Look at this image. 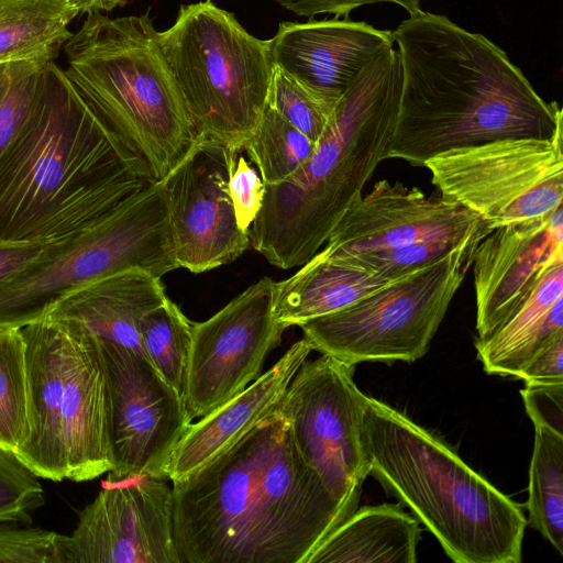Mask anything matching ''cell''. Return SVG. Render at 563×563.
Instances as JSON below:
<instances>
[{"label": "cell", "mask_w": 563, "mask_h": 563, "mask_svg": "<svg viewBox=\"0 0 563 563\" xmlns=\"http://www.w3.org/2000/svg\"><path fill=\"white\" fill-rule=\"evenodd\" d=\"M129 0H95L92 11H111L117 7H123Z\"/></svg>", "instance_id": "cell-40"}, {"label": "cell", "mask_w": 563, "mask_h": 563, "mask_svg": "<svg viewBox=\"0 0 563 563\" xmlns=\"http://www.w3.org/2000/svg\"><path fill=\"white\" fill-rule=\"evenodd\" d=\"M472 239L464 241L423 240L399 249L365 253L335 260H345L368 271L382 274L388 278H398L434 263L435 261L444 257L452 250Z\"/></svg>", "instance_id": "cell-33"}, {"label": "cell", "mask_w": 563, "mask_h": 563, "mask_svg": "<svg viewBox=\"0 0 563 563\" xmlns=\"http://www.w3.org/2000/svg\"><path fill=\"white\" fill-rule=\"evenodd\" d=\"M66 536L41 528L0 523L1 563H65Z\"/></svg>", "instance_id": "cell-34"}, {"label": "cell", "mask_w": 563, "mask_h": 563, "mask_svg": "<svg viewBox=\"0 0 563 563\" xmlns=\"http://www.w3.org/2000/svg\"><path fill=\"white\" fill-rule=\"evenodd\" d=\"M520 394L533 424L563 434V384L526 385Z\"/></svg>", "instance_id": "cell-37"}, {"label": "cell", "mask_w": 563, "mask_h": 563, "mask_svg": "<svg viewBox=\"0 0 563 563\" xmlns=\"http://www.w3.org/2000/svg\"><path fill=\"white\" fill-rule=\"evenodd\" d=\"M64 52L67 78L153 181L199 143L147 14L113 19L91 11Z\"/></svg>", "instance_id": "cell-6"}, {"label": "cell", "mask_w": 563, "mask_h": 563, "mask_svg": "<svg viewBox=\"0 0 563 563\" xmlns=\"http://www.w3.org/2000/svg\"><path fill=\"white\" fill-rule=\"evenodd\" d=\"M354 368L328 354L306 360L277 402L302 460L347 516L368 475L361 442L367 396Z\"/></svg>", "instance_id": "cell-12"}, {"label": "cell", "mask_w": 563, "mask_h": 563, "mask_svg": "<svg viewBox=\"0 0 563 563\" xmlns=\"http://www.w3.org/2000/svg\"><path fill=\"white\" fill-rule=\"evenodd\" d=\"M172 484L180 563H306L349 517L302 460L277 404L233 445Z\"/></svg>", "instance_id": "cell-1"}, {"label": "cell", "mask_w": 563, "mask_h": 563, "mask_svg": "<svg viewBox=\"0 0 563 563\" xmlns=\"http://www.w3.org/2000/svg\"><path fill=\"white\" fill-rule=\"evenodd\" d=\"M299 16L313 19L319 14H333L334 18H349V14L363 5L393 3L412 15L421 10V0H272Z\"/></svg>", "instance_id": "cell-38"}, {"label": "cell", "mask_w": 563, "mask_h": 563, "mask_svg": "<svg viewBox=\"0 0 563 563\" xmlns=\"http://www.w3.org/2000/svg\"><path fill=\"white\" fill-rule=\"evenodd\" d=\"M179 267L211 271L235 261L250 245L227 189L225 147L200 140L164 178Z\"/></svg>", "instance_id": "cell-17"}, {"label": "cell", "mask_w": 563, "mask_h": 563, "mask_svg": "<svg viewBox=\"0 0 563 563\" xmlns=\"http://www.w3.org/2000/svg\"><path fill=\"white\" fill-rule=\"evenodd\" d=\"M534 426L529 470L528 525L563 554V434Z\"/></svg>", "instance_id": "cell-26"}, {"label": "cell", "mask_w": 563, "mask_h": 563, "mask_svg": "<svg viewBox=\"0 0 563 563\" xmlns=\"http://www.w3.org/2000/svg\"><path fill=\"white\" fill-rule=\"evenodd\" d=\"M44 503L37 476L12 451L0 448V523L29 525Z\"/></svg>", "instance_id": "cell-32"}, {"label": "cell", "mask_w": 563, "mask_h": 563, "mask_svg": "<svg viewBox=\"0 0 563 563\" xmlns=\"http://www.w3.org/2000/svg\"><path fill=\"white\" fill-rule=\"evenodd\" d=\"M398 278L316 253L292 276L274 283L273 314L286 329L300 325L346 308Z\"/></svg>", "instance_id": "cell-22"}, {"label": "cell", "mask_w": 563, "mask_h": 563, "mask_svg": "<svg viewBox=\"0 0 563 563\" xmlns=\"http://www.w3.org/2000/svg\"><path fill=\"white\" fill-rule=\"evenodd\" d=\"M563 263V212L492 230L478 243L473 275L477 339L490 335L544 273Z\"/></svg>", "instance_id": "cell-18"}, {"label": "cell", "mask_w": 563, "mask_h": 563, "mask_svg": "<svg viewBox=\"0 0 563 563\" xmlns=\"http://www.w3.org/2000/svg\"><path fill=\"white\" fill-rule=\"evenodd\" d=\"M49 244L51 243L8 242L0 240V280L31 263L41 255Z\"/></svg>", "instance_id": "cell-39"}, {"label": "cell", "mask_w": 563, "mask_h": 563, "mask_svg": "<svg viewBox=\"0 0 563 563\" xmlns=\"http://www.w3.org/2000/svg\"><path fill=\"white\" fill-rule=\"evenodd\" d=\"M161 278L131 269L99 279L59 301L46 317L102 342L144 354L140 320L166 299Z\"/></svg>", "instance_id": "cell-21"}, {"label": "cell", "mask_w": 563, "mask_h": 563, "mask_svg": "<svg viewBox=\"0 0 563 563\" xmlns=\"http://www.w3.org/2000/svg\"><path fill=\"white\" fill-rule=\"evenodd\" d=\"M51 62L30 59L0 64V158L27 122Z\"/></svg>", "instance_id": "cell-30"}, {"label": "cell", "mask_w": 563, "mask_h": 563, "mask_svg": "<svg viewBox=\"0 0 563 563\" xmlns=\"http://www.w3.org/2000/svg\"><path fill=\"white\" fill-rule=\"evenodd\" d=\"M563 129L550 139L508 137L459 147L424 163L441 197L494 230L551 217L563 207Z\"/></svg>", "instance_id": "cell-11"}, {"label": "cell", "mask_w": 563, "mask_h": 563, "mask_svg": "<svg viewBox=\"0 0 563 563\" xmlns=\"http://www.w3.org/2000/svg\"><path fill=\"white\" fill-rule=\"evenodd\" d=\"M192 324L168 298L140 320V336L146 358L184 399Z\"/></svg>", "instance_id": "cell-27"}, {"label": "cell", "mask_w": 563, "mask_h": 563, "mask_svg": "<svg viewBox=\"0 0 563 563\" xmlns=\"http://www.w3.org/2000/svg\"><path fill=\"white\" fill-rule=\"evenodd\" d=\"M401 92L388 158L423 166L446 151L563 129L556 101L539 96L506 52L442 14L409 15L393 32Z\"/></svg>", "instance_id": "cell-2"}, {"label": "cell", "mask_w": 563, "mask_h": 563, "mask_svg": "<svg viewBox=\"0 0 563 563\" xmlns=\"http://www.w3.org/2000/svg\"><path fill=\"white\" fill-rule=\"evenodd\" d=\"M159 48L199 140L243 151L267 106V41L210 0L181 5Z\"/></svg>", "instance_id": "cell-8"}, {"label": "cell", "mask_w": 563, "mask_h": 563, "mask_svg": "<svg viewBox=\"0 0 563 563\" xmlns=\"http://www.w3.org/2000/svg\"><path fill=\"white\" fill-rule=\"evenodd\" d=\"M80 13L71 0H0V64L54 60Z\"/></svg>", "instance_id": "cell-25"}, {"label": "cell", "mask_w": 563, "mask_h": 563, "mask_svg": "<svg viewBox=\"0 0 563 563\" xmlns=\"http://www.w3.org/2000/svg\"><path fill=\"white\" fill-rule=\"evenodd\" d=\"M30 432L13 452L37 477L91 481L112 468L108 389L98 342L48 317L21 328Z\"/></svg>", "instance_id": "cell-7"}, {"label": "cell", "mask_w": 563, "mask_h": 563, "mask_svg": "<svg viewBox=\"0 0 563 563\" xmlns=\"http://www.w3.org/2000/svg\"><path fill=\"white\" fill-rule=\"evenodd\" d=\"M311 351L308 341L300 339L240 394L191 422L173 451L168 479L186 478L244 437L274 409Z\"/></svg>", "instance_id": "cell-20"}, {"label": "cell", "mask_w": 563, "mask_h": 563, "mask_svg": "<svg viewBox=\"0 0 563 563\" xmlns=\"http://www.w3.org/2000/svg\"><path fill=\"white\" fill-rule=\"evenodd\" d=\"M179 268L163 181H154L113 213L62 241L0 280V330L45 318L64 298L131 269L157 278Z\"/></svg>", "instance_id": "cell-9"}, {"label": "cell", "mask_w": 563, "mask_h": 563, "mask_svg": "<svg viewBox=\"0 0 563 563\" xmlns=\"http://www.w3.org/2000/svg\"><path fill=\"white\" fill-rule=\"evenodd\" d=\"M483 238L346 308L301 323L302 338L312 350L353 365L417 361L427 353Z\"/></svg>", "instance_id": "cell-10"}, {"label": "cell", "mask_w": 563, "mask_h": 563, "mask_svg": "<svg viewBox=\"0 0 563 563\" xmlns=\"http://www.w3.org/2000/svg\"><path fill=\"white\" fill-rule=\"evenodd\" d=\"M96 341L102 354L108 389L113 465L107 481L142 475L168 479L173 451L192 422L185 399L145 355L115 343Z\"/></svg>", "instance_id": "cell-13"}, {"label": "cell", "mask_w": 563, "mask_h": 563, "mask_svg": "<svg viewBox=\"0 0 563 563\" xmlns=\"http://www.w3.org/2000/svg\"><path fill=\"white\" fill-rule=\"evenodd\" d=\"M563 331V263L548 269L517 308L487 338L477 358L489 375L517 377L529 357Z\"/></svg>", "instance_id": "cell-23"}, {"label": "cell", "mask_w": 563, "mask_h": 563, "mask_svg": "<svg viewBox=\"0 0 563 563\" xmlns=\"http://www.w3.org/2000/svg\"><path fill=\"white\" fill-rule=\"evenodd\" d=\"M336 103L311 91L274 66L267 106L276 110L314 144L319 142L330 124Z\"/></svg>", "instance_id": "cell-31"}, {"label": "cell", "mask_w": 563, "mask_h": 563, "mask_svg": "<svg viewBox=\"0 0 563 563\" xmlns=\"http://www.w3.org/2000/svg\"><path fill=\"white\" fill-rule=\"evenodd\" d=\"M420 522L399 504L357 507L306 563H415Z\"/></svg>", "instance_id": "cell-24"}, {"label": "cell", "mask_w": 563, "mask_h": 563, "mask_svg": "<svg viewBox=\"0 0 563 563\" xmlns=\"http://www.w3.org/2000/svg\"><path fill=\"white\" fill-rule=\"evenodd\" d=\"M401 92L397 49L386 47L339 99L322 137L290 178L265 185L250 245L282 269L301 266L325 244L346 210L388 158Z\"/></svg>", "instance_id": "cell-4"}, {"label": "cell", "mask_w": 563, "mask_h": 563, "mask_svg": "<svg viewBox=\"0 0 563 563\" xmlns=\"http://www.w3.org/2000/svg\"><path fill=\"white\" fill-rule=\"evenodd\" d=\"M361 442L367 473L411 510L456 563H520L521 505L449 445L389 405L366 397Z\"/></svg>", "instance_id": "cell-5"}, {"label": "cell", "mask_w": 563, "mask_h": 563, "mask_svg": "<svg viewBox=\"0 0 563 563\" xmlns=\"http://www.w3.org/2000/svg\"><path fill=\"white\" fill-rule=\"evenodd\" d=\"M151 475L104 481L65 541V563H180L173 492Z\"/></svg>", "instance_id": "cell-15"}, {"label": "cell", "mask_w": 563, "mask_h": 563, "mask_svg": "<svg viewBox=\"0 0 563 563\" xmlns=\"http://www.w3.org/2000/svg\"><path fill=\"white\" fill-rule=\"evenodd\" d=\"M152 183L53 60L27 122L0 158V240L62 241Z\"/></svg>", "instance_id": "cell-3"}, {"label": "cell", "mask_w": 563, "mask_h": 563, "mask_svg": "<svg viewBox=\"0 0 563 563\" xmlns=\"http://www.w3.org/2000/svg\"><path fill=\"white\" fill-rule=\"evenodd\" d=\"M490 231L485 221L452 200L383 179L346 210L318 254L345 258L423 240L464 241Z\"/></svg>", "instance_id": "cell-16"}, {"label": "cell", "mask_w": 563, "mask_h": 563, "mask_svg": "<svg viewBox=\"0 0 563 563\" xmlns=\"http://www.w3.org/2000/svg\"><path fill=\"white\" fill-rule=\"evenodd\" d=\"M274 280L263 277L202 322H194L185 402L190 418L220 407L260 375L284 325L273 314Z\"/></svg>", "instance_id": "cell-14"}, {"label": "cell", "mask_w": 563, "mask_h": 563, "mask_svg": "<svg viewBox=\"0 0 563 563\" xmlns=\"http://www.w3.org/2000/svg\"><path fill=\"white\" fill-rule=\"evenodd\" d=\"M273 65L306 88L338 102L361 70L394 45L393 31L329 19L282 22L267 41Z\"/></svg>", "instance_id": "cell-19"}, {"label": "cell", "mask_w": 563, "mask_h": 563, "mask_svg": "<svg viewBox=\"0 0 563 563\" xmlns=\"http://www.w3.org/2000/svg\"><path fill=\"white\" fill-rule=\"evenodd\" d=\"M517 378L526 385L563 384V331L551 336L529 357Z\"/></svg>", "instance_id": "cell-36"}, {"label": "cell", "mask_w": 563, "mask_h": 563, "mask_svg": "<svg viewBox=\"0 0 563 563\" xmlns=\"http://www.w3.org/2000/svg\"><path fill=\"white\" fill-rule=\"evenodd\" d=\"M314 147L309 137L266 106L243 150L256 166L264 184L277 185L295 175Z\"/></svg>", "instance_id": "cell-28"}, {"label": "cell", "mask_w": 563, "mask_h": 563, "mask_svg": "<svg viewBox=\"0 0 563 563\" xmlns=\"http://www.w3.org/2000/svg\"><path fill=\"white\" fill-rule=\"evenodd\" d=\"M241 152L225 147L227 189L238 225L249 232L262 208L265 184Z\"/></svg>", "instance_id": "cell-35"}, {"label": "cell", "mask_w": 563, "mask_h": 563, "mask_svg": "<svg viewBox=\"0 0 563 563\" xmlns=\"http://www.w3.org/2000/svg\"><path fill=\"white\" fill-rule=\"evenodd\" d=\"M71 1L75 2L79 7L81 13H89L93 9L95 0H71Z\"/></svg>", "instance_id": "cell-41"}, {"label": "cell", "mask_w": 563, "mask_h": 563, "mask_svg": "<svg viewBox=\"0 0 563 563\" xmlns=\"http://www.w3.org/2000/svg\"><path fill=\"white\" fill-rule=\"evenodd\" d=\"M25 344L21 329L0 330V448L14 452L30 432Z\"/></svg>", "instance_id": "cell-29"}]
</instances>
